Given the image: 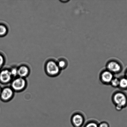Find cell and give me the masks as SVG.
I'll use <instances>...</instances> for the list:
<instances>
[{
  "label": "cell",
  "instance_id": "277c9868",
  "mask_svg": "<svg viewBox=\"0 0 127 127\" xmlns=\"http://www.w3.org/2000/svg\"><path fill=\"white\" fill-rule=\"evenodd\" d=\"M26 82L25 80L22 78H17L12 82V88L16 91L22 90L25 86Z\"/></svg>",
  "mask_w": 127,
  "mask_h": 127
},
{
  "label": "cell",
  "instance_id": "9a60e30c",
  "mask_svg": "<svg viewBox=\"0 0 127 127\" xmlns=\"http://www.w3.org/2000/svg\"><path fill=\"white\" fill-rule=\"evenodd\" d=\"M12 76H16L17 75H18V71L17 69L16 68H13L10 71Z\"/></svg>",
  "mask_w": 127,
  "mask_h": 127
},
{
  "label": "cell",
  "instance_id": "8fae6325",
  "mask_svg": "<svg viewBox=\"0 0 127 127\" xmlns=\"http://www.w3.org/2000/svg\"><path fill=\"white\" fill-rule=\"evenodd\" d=\"M120 80L117 78H114L110 82V84L112 87L114 88H117L119 87Z\"/></svg>",
  "mask_w": 127,
  "mask_h": 127
},
{
  "label": "cell",
  "instance_id": "ac0fdd59",
  "mask_svg": "<svg viewBox=\"0 0 127 127\" xmlns=\"http://www.w3.org/2000/svg\"><path fill=\"white\" fill-rule=\"evenodd\" d=\"M1 89L0 88V94H1Z\"/></svg>",
  "mask_w": 127,
  "mask_h": 127
},
{
  "label": "cell",
  "instance_id": "d6986e66",
  "mask_svg": "<svg viewBox=\"0 0 127 127\" xmlns=\"http://www.w3.org/2000/svg\"><path fill=\"white\" fill-rule=\"evenodd\" d=\"M127 78V72L126 73Z\"/></svg>",
  "mask_w": 127,
  "mask_h": 127
},
{
  "label": "cell",
  "instance_id": "3957f363",
  "mask_svg": "<svg viewBox=\"0 0 127 127\" xmlns=\"http://www.w3.org/2000/svg\"><path fill=\"white\" fill-rule=\"evenodd\" d=\"M72 122L75 127H81L84 123V117L80 114H76L72 118Z\"/></svg>",
  "mask_w": 127,
  "mask_h": 127
},
{
  "label": "cell",
  "instance_id": "2e32d148",
  "mask_svg": "<svg viewBox=\"0 0 127 127\" xmlns=\"http://www.w3.org/2000/svg\"><path fill=\"white\" fill-rule=\"evenodd\" d=\"M98 127H109V124L106 122H103L98 125Z\"/></svg>",
  "mask_w": 127,
  "mask_h": 127
},
{
  "label": "cell",
  "instance_id": "5b68a950",
  "mask_svg": "<svg viewBox=\"0 0 127 127\" xmlns=\"http://www.w3.org/2000/svg\"><path fill=\"white\" fill-rule=\"evenodd\" d=\"M114 78V74L108 70L104 71L101 74V80L105 84H110Z\"/></svg>",
  "mask_w": 127,
  "mask_h": 127
},
{
  "label": "cell",
  "instance_id": "e0dca14e",
  "mask_svg": "<svg viewBox=\"0 0 127 127\" xmlns=\"http://www.w3.org/2000/svg\"><path fill=\"white\" fill-rule=\"evenodd\" d=\"M4 59L2 56L0 55V67L2 65L3 63Z\"/></svg>",
  "mask_w": 127,
  "mask_h": 127
},
{
  "label": "cell",
  "instance_id": "30bf717a",
  "mask_svg": "<svg viewBox=\"0 0 127 127\" xmlns=\"http://www.w3.org/2000/svg\"><path fill=\"white\" fill-rule=\"evenodd\" d=\"M119 87L123 89L127 88V78H123L119 79Z\"/></svg>",
  "mask_w": 127,
  "mask_h": 127
},
{
  "label": "cell",
  "instance_id": "4fadbf2b",
  "mask_svg": "<svg viewBox=\"0 0 127 127\" xmlns=\"http://www.w3.org/2000/svg\"><path fill=\"white\" fill-rule=\"evenodd\" d=\"M98 124L94 122H90L88 123L84 127H98Z\"/></svg>",
  "mask_w": 127,
  "mask_h": 127
},
{
  "label": "cell",
  "instance_id": "8992f818",
  "mask_svg": "<svg viewBox=\"0 0 127 127\" xmlns=\"http://www.w3.org/2000/svg\"><path fill=\"white\" fill-rule=\"evenodd\" d=\"M108 70L114 74L117 73L120 71L121 67L120 65L116 62L112 61L108 64L107 66Z\"/></svg>",
  "mask_w": 127,
  "mask_h": 127
},
{
  "label": "cell",
  "instance_id": "5bb4252c",
  "mask_svg": "<svg viewBox=\"0 0 127 127\" xmlns=\"http://www.w3.org/2000/svg\"><path fill=\"white\" fill-rule=\"evenodd\" d=\"M58 66L59 68H63L66 66V63L64 61H61L58 63Z\"/></svg>",
  "mask_w": 127,
  "mask_h": 127
},
{
  "label": "cell",
  "instance_id": "ba28073f",
  "mask_svg": "<svg viewBox=\"0 0 127 127\" xmlns=\"http://www.w3.org/2000/svg\"><path fill=\"white\" fill-rule=\"evenodd\" d=\"M13 95V91L10 88H5L1 93V97L3 99L6 100L9 99Z\"/></svg>",
  "mask_w": 127,
  "mask_h": 127
},
{
  "label": "cell",
  "instance_id": "9c48e42d",
  "mask_svg": "<svg viewBox=\"0 0 127 127\" xmlns=\"http://www.w3.org/2000/svg\"><path fill=\"white\" fill-rule=\"evenodd\" d=\"M18 75L21 78L26 77L27 75L29 73L28 68L25 66H22L17 69Z\"/></svg>",
  "mask_w": 127,
  "mask_h": 127
},
{
  "label": "cell",
  "instance_id": "52a82bcc",
  "mask_svg": "<svg viewBox=\"0 0 127 127\" xmlns=\"http://www.w3.org/2000/svg\"><path fill=\"white\" fill-rule=\"evenodd\" d=\"M10 72L8 70L2 71L0 73V79L4 83H7L11 80L12 78Z\"/></svg>",
  "mask_w": 127,
  "mask_h": 127
},
{
  "label": "cell",
  "instance_id": "7c38bea8",
  "mask_svg": "<svg viewBox=\"0 0 127 127\" xmlns=\"http://www.w3.org/2000/svg\"><path fill=\"white\" fill-rule=\"evenodd\" d=\"M7 29L5 26L0 25V35H3L7 33Z\"/></svg>",
  "mask_w": 127,
  "mask_h": 127
},
{
  "label": "cell",
  "instance_id": "6da1fadb",
  "mask_svg": "<svg viewBox=\"0 0 127 127\" xmlns=\"http://www.w3.org/2000/svg\"><path fill=\"white\" fill-rule=\"evenodd\" d=\"M113 100L115 104L116 109L120 110L125 106L127 103V98L124 93L118 92L114 95Z\"/></svg>",
  "mask_w": 127,
  "mask_h": 127
},
{
  "label": "cell",
  "instance_id": "7a4b0ae2",
  "mask_svg": "<svg viewBox=\"0 0 127 127\" xmlns=\"http://www.w3.org/2000/svg\"><path fill=\"white\" fill-rule=\"evenodd\" d=\"M46 68L48 73L51 75H56L58 74L59 72L60 68L58 65L52 61L48 62Z\"/></svg>",
  "mask_w": 127,
  "mask_h": 127
}]
</instances>
